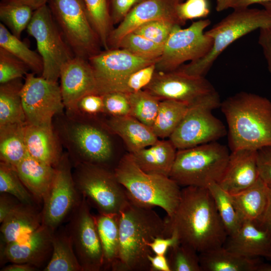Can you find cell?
<instances>
[{
	"label": "cell",
	"mask_w": 271,
	"mask_h": 271,
	"mask_svg": "<svg viewBox=\"0 0 271 271\" xmlns=\"http://www.w3.org/2000/svg\"><path fill=\"white\" fill-rule=\"evenodd\" d=\"M202 271H258L261 263L257 258L235 254L224 245L199 253Z\"/></svg>",
	"instance_id": "f1b7e54d"
},
{
	"label": "cell",
	"mask_w": 271,
	"mask_h": 271,
	"mask_svg": "<svg viewBox=\"0 0 271 271\" xmlns=\"http://www.w3.org/2000/svg\"><path fill=\"white\" fill-rule=\"evenodd\" d=\"M25 123L0 127L1 162L15 167L27 154L24 139Z\"/></svg>",
	"instance_id": "d6a6232c"
},
{
	"label": "cell",
	"mask_w": 271,
	"mask_h": 271,
	"mask_svg": "<svg viewBox=\"0 0 271 271\" xmlns=\"http://www.w3.org/2000/svg\"><path fill=\"white\" fill-rule=\"evenodd\" d=\"M270 2L271 0H232L230 8L233 10L244 9L248 8L252 4H259L261 5Z\"/></svg>",
	"instance_id": "680465c9"
},
{
	"label": "cell",
	"mask_w": 271,
	"mask_h": 271,
	"mask_svg": "<svg viewBox=\"0 0 271 271\" xmlns=\"http://www.w3.org/2000/svg\"><path fill=\"white\" fill-rule=\"evenodd\" d=\"M144 0H110V12L113 25L119 24L127 15Z\"/></svg>",
	"instance_id": "c3c4849f"
},
{
	"label": "cell",
	"mask_w": 271,
	"mask_h": 271,
	"mask_svg": "<svg viewBox=\"0 0 271 271\" xmlns=\"http://www.w3.org/2000/svg\"><path fill=\"white\" fill-rule=\"evenodd\" d=\"M27 31L36 41L43 69V78L57 82L63 65L75 55L66 42L47 5L34 11Z\"/></svg>",
	"instance_id": "9c48e42d"
},
{
	"label": "cell",
	"mask_w": 271,
	"mask_h": 271,
	"mask_svg": "<svg viewBox=\"0 0 271 271\" xmlns=\"http://www.w3.org/2000/svg\"><path fill=\"white\" fill-rule=\"evenodd\" d=\"M94 218L103 252V270L113 271L119 249L118 214L98 213Z\"/></svg>",
	"instance_id": "f546056e"
},
{
	"label": "cell",
	"mask_w": 271,
	"mask_h": 271,
	"mask_svg": "<svg viewBox=\"0 0 271 271\" xmlns=\"http://www.w3.org/2000/svg\"><path fill=\"white\" fill-rule=\"evenodd\" d=\"M259 226L266 231L271 236V186H267V206Z\"/></svg>",
	"instance_id": "9f6ffc18"
},
{
	"label": "cell",
	"mask_w": 271,
	"mask_h": 271,
	"mask_svg": "<svg viewBox=\"0 0 271 271\" xmlns=\"http://www.w3.org/2000/svg\"><path fill=\"white\" fill-rule=\"evenodd\" d=\"M229 155L226 147L216 141L178 150L169 177L180 186L207 188L220 182Z\"/></svg>",
	"instance_id": "8992f818"
},
{
	"label": "cell",
	"mask_w": 271,
	"mask_h": 271,
	"mask_svg": "<svg viewBox=\"0 0 271 271\" xmlns=\"http://www.w3.org/2000/svg\"><path fill=\"white\" fill-rule=\"evenodd\" d=\"M53 251L44 271H82L75 253L71 238L65 227L54 231Z\"/></svg>",
	"instance_id": "4dcf8cb0"
},
{
	"label": "cell",
	"mask_w": 271,
	"mask_h": 271,
	"mask_svg": "<svg viewBox=\"0 0 271 271\" xmlns=\"http://www.w3.org/2000/svg\"><path fill=\"white\" fill-rule=\"evenodd\" d=\"M228 236L233 234L239 228L242 221L234 205L231 195L217 183L207 187Z\"/></svg>",
	"instance_id": "8d00e7d4"
},
{
	"label": "cell",
	"mask_w": 271,
	"mask_h": 271,
	"mask_svg": "<svg viewBox=\"0 0 271 271\" xmlns=\"http://www.w3.org/2000/svg\"><path fill=\"white\" fill-rule=\"evenodd\" d=\"M39 206L20 203L1 223V242L7 244L29 235L42 224Z\"/></svg>",
	"instance_id": "cb8c5ba5"
},
{
	"label": "cell",
	"mask_w": 271,
	"mask_h": 271,
	"mask_svg": "<svg viewBox=\"0 0 271 271\" xmlns=\"http://www.w3.org/2000/svg\"><path fill=\"white\" fill-rule=\"evenodd\" d=\"M167 236L177 234L180 243L198 253L224 245L228 234L207 188L188 186L173 215L165 218Z\"/></svg>",
	"instance_id": "6da1fadb"
},
{
	"label": "cell",
	"mask_w": 271,
	"mask_h": 271,
	"mask_svg": "<svg viewBox=\"0 0 271 271\" xmlns=\"http://www.w3.org/2000/svg\"><path fill=\"white\" fill-rule=\"evenodd\" d=\"M271 236L258 225L243 221L233 234L228 236L224 246L239 255L251 258L265 257Z\"/></svg>",
	"instance_id": "7402d4cb"
},
{
	"label": "cell",
	"mask_w": 271,
	"mask_h": 271,
	"mask_svg": "<svg viewBox=\"0 0 271 271\" xmlns=\"http://www.w3.org/2000/svg\"><path fill=\"white\" fill-rule=\"evenodd\" d=\"M258 44L262 49L268 70L271 73V26L259 29Z\"/></svg>",
	"instance_id": "f5cc1de1"
},
{
	"label": "cell",
	"mask_w": 271,
	"mask_h": 271,
	"mask_svg": "<svg viewBox=\"0 0 271 271\" xmlns=\"http://www.w3.org/2000/svg\"><path fill=\"white\" fill-rule=\"evenodd\" d=\"M73 176L76 188L98 213L118 214L128 203L125 190L106 166L78 163Z\"/></svg>",
	"instance_id": "52a82bcc"
},
{
	"label": "cell",
	"mask_w": 271,
	"mask_h": 271,
	"mask_svg": "<svg viewBox=\"0 0 271 271\" xmlns=\"http://www.w3.org/2000/svg\"><path fill=\"white\" fill-rule=\"evenodd\" d=\"M163 48V46L131 32L121 39L117 48L124 49L138 57L158 61L162 55Z\"/></svg>",
	"instance_id": "60d3db41"
},
{
	"label": "cell",
	"mask_w": 271,
	"mask_h": 271,
	"mask_svg": "<svg viewBox=\"0 0 271 271\" xmlns=\"http://www.w3.org/2000/svg\"><path fill=\"white\" fill-rule=\"evenodd\" d=\"M156 63L142 67L129 74L121 80L114 91L128 94L144 89L150 83L156 71Z\"/></svg>",
	"instance_id": "7bdbcfd3"
},
{
	"label": "cell",
	"mask_w": 271,
	"mask_h": 271,
	"mask_svg": "<svg viewBox=\"0 0 271 271\" xmlns=\"http://www.w3.org/2000/svg\"><path fill=\"white\" fill-rule=\"evenodd\" d=\"M95 76L97 94L114 92L130 73L157 61L143 58L120 48L101 51L88 59Z\"/></svg>",
	"instance_id": "9a60e30c"
},
{
	"label": "cell",
	"mask_w": 271,
	"mask_h": 271,
	"mask_svg": "<svg viewBox=\"0 0 271 271\" xmlns=\"http://www.w3.org/2000/svg\"><path fill=\"white\" fill-rule=\"evenodd\" d=\"M228 125L231 151L271 147V101L246 92L229 97L220 104Z\"/></svg>",
	"instance_id": "3957f363"
},
{
	"label": "cell",
	"mask_w": 271,
	"mask_h": 271,
	"mask_svg": "<svg viewBox=\"0 0 271 271\" xmlns=\"http://www.w3.org/2000/svg\"><path fill=\"white\" fill-rule=\"evenodd\" d=\"M0 192L11 194L22 203L40 206L22 183L15 168L2 162L0 164Z\"/></svg>",
	"instance_id": "ab89813d"
},
{
	"label": "cell",
	"mask_w": 271,
	"mask_h": 271,
	"mask_svg": "<svg viewBox=\"0 0 271 271\" xmlns=\"http://www.w3.org/2000/svg\"><path fill=\"white\" fill-rule=\"evenodd\" d=\"M264 257L266 258L267 259H268L270 261V268H271V244L268 250V251L267 253L266 254Z\"/></svg>",
	"instance_id": "be15d7a7"
},
{
	"label": "cell",
	"mask_w": 271,
	"mask_h": 271,
	"mask_svg": "<svg viewBox=\"0 0 271 271\" xmlns=\"http://www.w3.org/2000/svg\"><path fill=\"white\" fill-rule=\"evenodd\" d=\"M49 0H6L9 3L23 4L31 7L34 11L47 5Z\"/></svg>",
	"instance_id": "91938a15"
},
{
	"label": "cell",
	"mask_w": 271,
	"mask_h": 271,
	"mask_svg": "<svg viewBox=\"0 0 271 271\" xmlns=\"http://www.w3.org/2000/svg\"><path fill=\"white\" fill-rule=\"evenodd\" d=\"M144 90L161 100H173L189 105L216 90L205 77L188 75L177 69L170 72L156 71Z\"/></svg>",
	"instance_id": "2e32d148"
},
{
	"label": "cell",
	"mask_w": 271,
	"mask_h": 271,
	"mask_svg": "<svg viewBox=\"0 0 271 271\" xmlns=\"http://www.w3.org/2000/svg\"><path fill=\"white\" fill-rule=\"evenodd\" d=\"M127 94L130 115L151 128L156 118L161 100L144 89Z\"/></svg>",
	"instance_id": "74e56055"
},
{
	"label": "cell",
	"mask_w": 271,
	"mask_h": 271,
	"mask_svg": "<svg viewBox=\"0 0 271 271\" xmlns=\"http://www.w3.org/2000/svg\"><path fill=\"white\" fill-rule=\"evenodd\" d=\"M54 231L41 224L23 238L7 244L1 243V262L27 263L44 269L52 255Z\"/></svg>",
	"instance_id": "e0dca14e"
},
{
	"label": "cell",
	"mask_w": 271,
	"mask_h": 271,
	"mask_svg": "<svg viewBox=\"0 0 271 271\" xmlns=\"http://www.w3.org/2000/svg\"><path fill=\"white\" fill-rule=\"evenodd\" d=\"M210 24L209 19H204L193 22L185 29L176 25L156 63V71H174L185 62H193L207 55L212 49L213 41L204 30Z\"/></svg>",
	"instance_id": "8fae6325"
},
{
	"label": "cell",
	"mask_w": 271,
	"mask_h": 271,
	"mask_svg": "<svg viewBox=\"0 0 271 271\" xmlns=\"http://www.w3.org/2000/svg\"><path fill=\"white\" fill-rule=\"evenodd\" d=\"M219 96L215 90L189 105L183 118L169 137L178 150L188 149L215 142L226 136L225 126L212 113L220 106Z\"/></svg>",
	"instance_id": "ba28073f"
},
{
	"label": "cell",
	"mask_w": 271,
	"mask_h": 271,
	"mask_svg": "<svg viewBox=\"0 0 271 271\" xmlns=\"http://www.w3.org/2000/svg\"><path fill=\"white\" fill-rule=\"evenodd\" d=\"M261 5L271 14V2L262 4Z\"/></svg>",
	"instance_id": "6125c7cd"
},
{
	"label": "cell",
	"mask_w": 271,
	"mask_h": 271,
	"mask_svg": "<svg viewBox=\"0 0 271 271\" xmlns=\"http://www.w3.org/2000/svg\"><path fill=\"white\" fill-rule=\"evenodd\" d=\"M89 114L104 112L103 96L92 93L83 96L77 103L76 110Z\"/></svg>",
	"instance_id": "681fc988"
},
{
	"label": "cell",
	"mask_w": 271,
	"mask_h": 271,
	"mask_svg": "<svg viewBox=\"0 0 271 271\" xmlns=\"http://www.w3.org/2000/svg\"><path fill=\"white\" fill-rule=\"evenodd\" d=\"M55 168L53 183L41 210L42 224L53 231L68 219L82 198L75 186L67 158L62 157Z\"/></svg>",
	"instance_id": "5bb4252c"
},
{
	"label": "cell",
	"mask_w": 271,
	"mask_h": 271,
	"mask_svg": "<svg viewBox=\"0 0 271 271\" xmlns=\"http://www.w3.org/2000/svg\"><path fill=\"white\" fill-rule=\"evenodd\" d=\"M59 78L63 103L70 111L76 110L83 96L97 94L95 76L87 59L75 56L63 65Z\"/></svg>",
	"instance_id": "d6986e66"
},
{
	"label": "cell",
	"mask_w": 271,
	"mask_h": 271,
	"mask_svg": "<svg viewBox=\"0 0 271 271\" xmlns=\"http://www.w3.org/2000/svg\"><path fill=\"white\" fill-rule=\"evenodd\" d=\"M68 219L65 227L82 271L103 270V255L94 216L84 197Z\"/></svg>",
	"instance_id": "7c38bea8"
},
{
	"label": "cell",
	"mask_w": 271,
	"mask_h": 271,
	"mask_svg": "<svg viewBox=\"0 0 271 271\" xmlns=\"http://www.w3.org/2000/svg\"><path fill=\"white\" fill-rule=\"evenodd\" d=\"M150 271H171L168 258L165 255H150Z\"/></svg>",
	"instance_id": "11a10c76"
},
{
	"label": "cell",
	"mask_w": 271,
	"mask_h": 271,
	"mask_svg": "<svg viewBox=\"0 0 271 271\" xmlns=\"http://www.w3.org/2000/svg\"><path fill=\"white\" fill-rule=\"evenodd\" d=\"M102 96L104 112L115 117L130 115V103L127 93L114 91Z\"/></svg>",
	"instance_id": "bcb514c9"
},
{
	"label": "cell",
	"mask_w": 271,
	"mask_h": 271,
	"mask_svg": "<svg viewBox=\"0 0 271 271\" xmlns=\"http://www.w3.org/2000/svg\"><path fill=\"white\" fill-rule=\"evenodd\" d=\"M24 139L28 153L33 158L55 168L60 157L52 128L26 123Z\"/></svg>",
	"instance_id": "83f0119b"
},
{
	"label": "cell",
	"mask_w": 271,
	"mask_h": 271,
	"mask_svg": "<svg viewBox=\"0 0 271 271\" xmlns=\"http://www.w3.org/2000/svg\"><path fill=\"white\" fill-rule=\"evenodd\" d=\"M28 69L23 61L0 47L1 84L20 79L27 73Z\"/></svg>",
	"instance_id": "ee69618b"
},
{
	"label": "cell",
	"mask_w": 271,
	"mask_h": 271,
	"mask_svg": "<svg viewBox=\"0 0 271 271\" xmlns=\"http://www.w3.org/2000/svg\"><path fill=\"white\" fill-rule=\"evenodd\" d=\"M257 165L260 178L271 186V147L257 150Z\"/></svg>",
	"instance_id": "f907efd6"
},
{
	"label": "cell",
	"mask_w": 271,
	"mask_h": 271,
	"mask_svg": "<svg viewBox=\"0 0 271 271\" xmlns=\"http://www.w3.org/2000/svg\"><path fill=\"white\" fill-rule=\"evenodd\" d=\"M184 0H144L136 6L111 32L109 49L117 48L121 39L140 25L154 20H166L184 25L177 13V7Z\"/></svg>",
	"instance_id": "ac0fdd59"
},
{
	"label": "cell",
	"mask_w": 271,
	"mask_h": 271,
	"mask_svg": "<svg viewBox=\"0 0 271 271\" xmlns=\"http://www.w3.org/2000/svg\"><path fill=\"white\" fill-rule=\"evenodd\" d=\"M16 79L0 86V127L25 123L21 91L23 85Z\"/></svg>",
	"instance_id": "1f68e13d"
},
{
	"label": "cell",
	"mask_w": 271,
	"mask_h": 271,
	"mask_svg": "<svg viewBox=\"0 0 271 271\" xmlns=\"http://www.w3.org/2000/svg\"><path fill=\"white\" fill-rule=\"evenodd\" d=\"M189 105L173 100H161L158 112L151 128L158 138H169L177 127Z\"/></svg>",
	"instance_id": "836d02e7"
},
{
	"label": "cell",
	"mask_w": 271,
	"mask_h": 271,
	"mask_svg": "<svg viewBox=\"0 0 271 271\" xmlns=\"http://www.w3.org/2000/svg\"><path fill=\"white\" fill-rule=\"evenodd\" d=\"M16 197L7 193H0V223L21 203Z\"/></svg>",
	"instance_id": "db71d44e"
},
{
	"label": "cell",
	"mask_w": 271,
	"mask_h": 271,
	"mask_svg": "<svg viewBox=\"0 0 271 271\" xmlns=\"http://www.w3.org/2000/svg\"><path fill=\"white\" fill-rule=\"evenodd\" d=\"M118 216L119 249L113 271H150L149 256L153 252L147 243L167 237L165 219L153 207L129 199Z\"/></svg>",
	"instance_id": "7a4b0ae2"
},
{
	"label": "cell",
	"mask_w": 271,
	"mask_h": 271,
	"mask_svg": "<svg viewBox=\"0 0 271 271\" xmlns=\"http://www.w3.org/2000/svg\"><path fill=\"white\" fill-rule=\"evenodd\" d=\"M34 11L27 5L5 1L0 6V19L11 33L20 39L22 33L32 19Z\"/></svg>",
	"instance_id": "f35d334b"
},
{
	"label": "cell",
	"mask_w": 271,
	"mask_h": 271,
	"mask_svg": "<svg viewBox=\"0 0 271 271\" xmlns=\"http://www.w3.org/2000/svg\"><path fill=\"white\" fill-rule=\"evenodd\" d=\"M14 168L38 203L43 204L53 183L56 168L36 160L28 153Z\"/></svg>",
	"instance_id": "603a6c76"
},
{
	"label": "cell",
	"mask_w": 271,
	"mask_h": 271,
	"mask_svg": "<svg viewBox=\"0 0 271 271\" xmlns=\"http://www.w3.org/2000/svg\"><path fill=\"white\" fill-rule=\"evenodd\" d=\"M177 25L169 21L154 20L140 25L132 32L164 46Z\"/></svg>",
	"instance_id": "f6af8a7d"
},
{
	"label": "cell",
	"mask_w": 271,
	"mask_h": 271,
	"mask_svg": "<svg viewBox=\"0 0 271 271\" xmlns=\"http://www.w3.org/2000/svg\"><path fill=\"white\" fill-rule=\"evenodd\" d=\"M171 271H202L199 253L191 246L178 243L168 250Z\"/></svg>",
	"instance_id": "b9f144b4"
},
{
	"label": "cell",
	"mask_w": 271,
	"mask_h": 271,
	"mask_svg": "<svg viewBox=\"0 0 271 271\" xmlns=\"http://www.w3.org/2000/svg\"><path fill=\"white\" fill-rule=\"evenodd\" d=\"M176 150L170 140H159L154 145L131 154L137 165L145 172L169 177Z\"/></svg>",
	"instance_id": "d4e9b609"
},
{
	"label": "cell",
	"mask_w": 271,
	"mask_h": 271,
	"mask_svg": "<svg viewBox=\"0 0 271 271\" xmlns=\"http://www.w3.org/2000/svg\"><path fill=\"white\" fill-rule=\"evenodd\" d=\"M178 16L184 25L188 20L207 17L210 13L208 0H186L177 7Z\"/></svg>",
	"instance_id": "7dc6e473"
},
{
	"label": "cell",
	"mask_w": 271,
	"mask_h": 271,
	"mask_svg": "<svg viewBox=\"0 0 271 271\" xmlns=\"http://www.w3.org/2000/svg\"><path fill=\"white\" fill-rule=\"evenodd\" d=\"M0 47L23 61L33 71L41 73L43 69L42 58L39 53L31 50L20 39L10 32L0 23Z\"/></svg>",
	"instance_id": "e575fe53"
},
{
	"label": "cell",
	"mask_w": 271,
	"mask_h": 271,
	"mask_svg": "<svg viewBox=\"0 0 271 271\" xmlns=\"http://www.w3.org/2000/svg\"><path fill=\"white\" fill-rule=\"evenodd\" d=\"M21 91L26 123L52 128L53 117L65 107L57 82L27 73Z\"/></svg>",
	"instance_id": "4fadbf2b"
},
{
	"label": "cell",
	"mask_w": 271,
	"mask_h": 271,
	"mask_svg": "<svg viewBox=\"0 0 271 271\" xmlns=\"http://www.w3.org/2000/svg\"><path fill=\"white\" fill-rule=\"evenodd\" d=\"M39 270L37 267L27 263H12L4 266L1 271H36Z\"/></svg>",
	"instance_id": "6f0895ef"
},
{
	"label": "cell",
	"mask_w": 271,
	"mask_h": 271,
	"mask_svg": "<svg viewBox=\"0 0 271 271\" xmlns=\"http://www.w3.org/2000/svg\"><path fill=\"white\" fill-rule=\"evenodd\" d=\"M271 26V14L265 9H235L205 33L213 41L210 51L177 70L192 76L204 77L215 61L231 44L255 30Z\"/></svg>",
	"instance_id": "5b68a950"
},
{
	"label": "cell",
	"mask_w": 271,
	"mask_h": 271,
	"mask_svg": "<svg viewBox=\"0 0 271 271\" xmlns=\"http://www.w3.org/2000/svg\"><path fill=\"white\" fill-rule=\"evenodd\" d=\"M179 240L175 233L169 237H159L147 244L155 254L166 255L169 248L179 243Z\"/></svg>",
	"instance_id": "816d5d0a"
},
{
	"label": "cell",
	"mask_w": 271,
	"mask_h": 271,
	"mask_svg": "<svg viewBox=\"0 0 271 271\" xmlns=\"http://www.w3.org/2000/svg\"><path fill=\"white\" fill-rule=\"evenodd\" d=\"M230 195L241 221L259 225L267 203V186L264 181L259 177L251 186Z\"/></svg>",
	"instance_id": "4316f807"
},
{
	"label": "cell",
	"mask_w": 271,
	"mask_h": 271,
	"mask_svg": "<svg viewBox=\"0 0 271 271\" xmlns=\"http://www.w3.org/2000/svg\"><path fill=\"white\" fill-rule=\"evenodd\" d=\"M232 0H216V10L221 12L230 8Z\"/></svg>",
	"instance_id": "94428289"
},
{
	"label": "cell",
	"mask_w": 271,
	"mask_h": 271,
	"mask_svg": "<svg viewBox=\"0 0 271 271\" xmlns=\"http://www.w3.org/2000/svg\"><path fill=\"white\" fill-rule=\"evenodd\" d=\"M70 140L79 154L78 163L105 166L112 156L108 136L101 129L86 123H77L70 131Z\"/></svg>",
	"instance_id": "ffe728a7"
},
{
	"label": "cell",
	"mask_w": 271,
	"mask_h": 271,
	"mask_svg": "<svg viewBox=\"0 0 271 271\" xmlns=\"http://www.w3.org/2000/svg\"><path fill=\"white\" fill-rule=\"evenodd\" d=\"M107 124L122 139L129 153L152 146L159 140L151 127L130 115L111 116Z\"/></svg>",
	"instance_id": "484cf974"
},
{
	"label": "cell",
	"mask_w": 271,
	"mask_h": 271,
	"mask_svg": "<svg viewBox=\"0 0 271 271\" xmlns=\"http://www.w3.org/2000/svg\"><path fill=\"white\" fill-rule=\"evenodd\" d=\"M259 177L257 150L240 149L230 153L225 172L218 184L232 194L251 186Z\"/></svg>",
	"instance_id": "44dd1931"
},
{
	"label": "cell",
	"mask_w": 271,
	"mask_h": 271,
	"mask_svg": "<svg viewBox=\"0 0 271 271\" xmlns=\"http://www.w3.org/2000/svg\"><path fill=\"white\" fill-rule=\"evenodd\" d=\"M49 7L75 56L88 59L101 51L83 0H49Z\"/></svg>",
	"instance_id": "30bf717a"
},
{
	"label": "cell",
	"mask_w": 271,
	"mask_h": 271,
	"mask_svg": "<svg viewBox=\"0 0 271 271\" xmlns=\"http://www.w3.org/2000/svg\"><path fill=\"white\" fill-rule=\"evenodd\" d=\"M113 171L130 200L144 206L160 207L167 217L173 215L180 200L181 189L169 177L145 172L131 153L124 155Z\"/></svg>",
	"instance_id": "277c9868"
},
{
	"label": "cell",
	"mask_w": 271,
	"mask_h": 271,
	"mask_svg": "<svg viewBox=\"0 0 271 271\" xmlns=\"http://www.w3.org/2000/svg\"><path fill=\"white\" fill-rule=\"evenodd\" d=\"M110 0H83L91 24L104 50L109 49L108 39L113 29L110 12Z\"/></svg>",
	"instance_id": "d590c367"
}]
</instances>
